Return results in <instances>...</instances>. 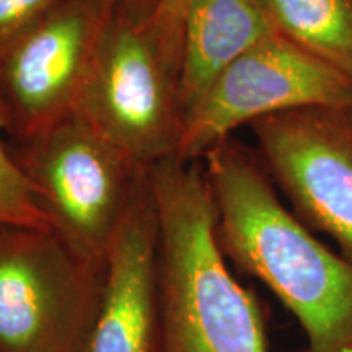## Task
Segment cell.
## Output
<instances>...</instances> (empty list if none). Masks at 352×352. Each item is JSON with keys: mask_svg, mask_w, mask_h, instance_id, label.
<instances>
[{"mask_svg": "<svg viewBox=\"0 0 352 352\" xmlns=\"http://www.w3.org/2000/svg\"><path fill=\"white\" fill-rule=\"evenodd\" d=\"M263 157L307 226L352 261V127L344 109L300 108L252 122Z\"/></svg>", "mask_w": 352, "mask_h": 352, "instance_id": "ba28073f", "label": "cell"}, {"mask_svg": "<svg viewBox=\"0 0 352 352\" xmlns=\"http://www.w3.org/2000/svg\"><path fill=\"white\" fill-rule=\"evenodd\" d=\"M191 0H162L160 6L153 10V19L166 32L183 41V20Z\"/></svg>", "mask_w": 352, "mask_h": 352, "instance_id": "5bb4252c", "label": "cell"}, {"mask_svg": "<svg viewBox=\"0 0 352 352\" xmlns=\"http://www.w3.org/2000/svg\"><path fill=\"white\" fill-rule=\"evenodd\" d=\"M85 352H164L151 168L140 178L108 250L103 298Z\"/></svg>", "mask_w": 352, "mask_h": 352, "instance_id": "9c48e42d", "label": "cell"}, {"mask_svg": "<svg viewBox=\"0 0 352 352\" xmlns=\"http://www.w3.org/2000/svg\"><path fill=\"white\" fill-rule=\"evenodd\" d=\"M121 0H63L0 41V111L8 139L76 113L101 39Z\"/></svg>", "mask_w": 352, "mask_h": 352, "instance_id": "8992f818", "label": "cell"}, {"mask_svg": "<svg viewBox=\"0 0 352 352\" xmlns=\"http://www.w3.org/2000/svg\"><path fill=\"white\" fill-rule=\"evenodd\" d=\"M0 223L51 228L30 183L8 151L7 126L0 111Z\"/></svg>", "mask_w": 352, "mask_h": 352, "instance_id": "7c38bea8", "label": "cell"}, {"mask_svg": "<svg viewBox=\"0 0 352 352\" xmlns=\"http://www.w3.org/2000/svg\"><path fill=\"white\" fill-rule=\"evenodd\" d=\"M8 151L57 235L83 259L107 266L108 250L148 168L135 165L77 113Z\"/></svg>", "mask_w": 352, "mask_h": 352, "instance_id": "277c9868", "label": "cell"}, {"mask_svg": "<svg viewBox=\"0 0 352 352\" xmlns=\"http://www.w3.org/2000/svg\"><path fill=\"white\" fill-rule=\"evenodd\" d=\"M279 34L352 78L351 0H259Z\"/></svg>", "mask_w": 352, "mask_h": 352, "instance_id": "8fae6325", "label": "cell"}, {"mask_svg": "<svg viewBox=\"0 0 352 352\" xmlns=\"http://www.w3.org/2000/svg\"><path fill=\"white\" fill-rule=\"evenodd\" d=\"M63 0H0V41L41 19Z\"/></svg>", "mask_w": 352, "mask_h": 352, "instance_id": "4fadbf2b", "label": "cell"}, {"mask_svg": "<svg viewBox=\"0 0 352 352\" xmlns=\"http://www.w3.org/2000/svg\"><path fill=\"white\" fill-rule=\"evenodd\" d=\"M182 39L153 10L120 2L76 113L142 168L178 155Z\"/></svg>", "mask_w": 352, "mask_h": 352, "instance_id": "3957f363", "label": "cell"}, {"mask_svg": "<svg viewBox=\"0 0 352 352\" xmlns=\"http://www.w3.org/2000/svg\"><path fill=\"white\" fill-rule=\"evenodd\" d=\"M352 78L283 34L274 33L219 74L183 120L178 155L199 162L236 127L300 108L344 109Z\"/></svg>", "mask_w": 352, "mask_h": 352, "instance_id": "52a82bcc", "label": "cell"}, {"mask_svg": "<svg viewBox=\"0 0 352 352\" xmlns=\"http://www.w3.org/2000/svg\"><path fill=\"white\" fill-rule=\"evenodd\" d=\"M351 2H352V0H351Z\"/></svg>", "mask_w": 352, "mask_h": 352, "instance_id": "e0dca14e", "label": "cell"}, {"mask_svg": "<svg viewBox=\"0 0 352 352\" xmlns=\"http://www.w3.org/2000/svg\"><path fill=\"white\" fill-rule=\"evenodd\" d=\"M274 33L259 0H191L183 20V120L223 69Z\"/></svg>", "mask_w": 352, "mask_h": 352, "instance_id": "30bf717a", "label": "cell"}, {"mask_svg": "<svg viewBox=\"0 0 352 352\" xmlns=\"http://www.w3.org/2000/svg\"><path fill=\"white\" fill-rule=\"evenodd\" d=\"M346 114H347V120H349V122H351V127H352V103H351V107L347 108Z\"/></svg>", "mask_w": 352, "mask_h": 352, "instance_id": "2e32d148", "label": "cell"}, {"mask_svg": "<svg viewBox=\"0 0 352 352\" xmlns=\"http://www.w3.org/2000/svg\"><path fill=\"white\" fill-rule=\"evenodd\" d=\"M103 287L52 228L0 223V352H85Z\"/></svg>", "mask_w": 352, "mask_h": 352, "instance_id": "5b68a950", "label": "cell"}, {"mask_svg": "<svg viewBox=\"0 0 352 352\" xmlns=\"http://www.w3.org/2000/svg\"><path fill=\"white\" fill-rule=\"evenodd\" d=\"M201 162L226 258L296 316L307 336L302 352H352V261L329 252L284 208L239 145L223 140Z\"/></svg>", "mask_w": 352, "mask_h": 352, "instance_id": "6da1fadb", "label": "cell"}, {"mask_svg": "<svg viewBox=\"0 0 352 352\" xmlns=\"http://www.w3.org/2000/svg\"><path fill=\"white\" fill-rule=\"evenodd\" d=\"M121 2L129 3V6L144 8V10H155L160 6L162 0H121Z\"/></svg>", "mask_w": 352, "mask_h": 352, "instance_id": "9a60e30c", "label": "cell"}, {"mask_svg": "<svg viewBox=\"0 0 352 352\" xmlns=\"http://www.w3.org/2000/svg\"><path fill=\"white\" fill-rule=\"evenodd\" d=\"M158 220V297L164 352H270L266 315L228 270L217 210L199 162L151 166Z\"/></svg>", "mask_w": 352, "mask_h": 352, "instance_id": "7a4b0ae2", "label": "cell"}]
</instances>
